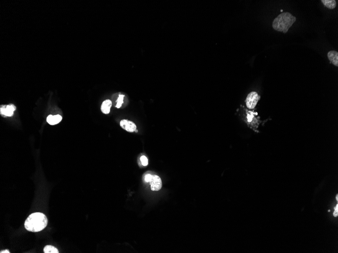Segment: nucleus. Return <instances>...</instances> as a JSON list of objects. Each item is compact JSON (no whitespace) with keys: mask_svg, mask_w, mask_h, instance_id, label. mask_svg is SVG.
<instances>
[{"mask_svg":"<svg viewBox=\"0 0 338 253\" xmlns=\"http://www.w3.org/2000/svg\"><path fill=\"white\" fill-rule=\"evenodd\" d=\"M149 183L152 191H158L161 189L162 187V180L157 175H153Z\"/></svg>","mask_w":338,"mask_h":253,"instance_id":"5","label":"nucleus"},{"mask_svg":"<svg viewBox=\"0 0 338 253\" xmlns=\"http://www.w3.org/2000/svg\"><path fill=\"white\" fill-rule=\"evenodd\" d=\"M296 21V17L293 16L292 14L289 12H284L274 19L272 23V27L276 31L286 33Z\"/></svg>","mask_w":338,"mask_h":253,"instance_id":"2","label":"nucleus"},{"mask_svg":"<svg viewBox=\"0 0 338 253\" xmlns=\"http://www.w3.org/2000/svg\"><path fill=\"white\" fill-rule=\"evenodd\" d=\"M328 57L330 62L335 66H338V53L335 51H331L328 54Z\"/></svg>","mask_w":338,"mask_h":253,"instance_id":"7","label":"nucleus"},{"mask_svg":"<svg viewBox=\"0 0 338 253\" xmlns=\"http://www.w3.org/2000/svg\"><path fill=\"white\" fill-rule=\"evenodd\" d=\"M322 2L325 7L330 9H334L336 7V2L335 0H322Z\"/></svg>","mask_w":338,"mask_h":253,"instance_id":"10","label":"nucleus"},{"mask_svg":"<svg viewBox=\"0 0 338 253\" xmlns=\"http://www.w3.org/2000/svg\"><path fill=\"white\" fill-rule=\"evenodd\" d=\"M120 126L122 128L129 132H133L136 130L137 126L133 122L127 119H123L120 122Z\"/></svg>","mask_w":338,"mask_h":253,"instance_id":"4","label":"nucleus"},{"mask_svg":"<svg viewBox=\"0 0 338 253\" xmlns=\"http://www.w3.org/2000/svg\"><path fill=\"white\" fill-rule=\"evenodd\" d=\"M125 97V95H119V98L117 99V104L116 105V107L117 108H120L121 107L123 103V99Z\"/></svg>","mask_w":338,"mask_h":253,"instance_id":"12","label":"nucleus"},{"mask_svg":"<svg viewBox=\"0 0 338 253\" xmlns=\"http://www.w3.org/2000/svg\"><path fill=\"white\" fill-rule=\"evenodd\" d=\"M338 195H337V196H336V200H338Z\"/></svg>","mask_w":338,"mask_h":253,"instance_id":"17","label":"nucleus"},{"mask_svg":"<svg viewBox=\"0 0 338 253\" xmlns=\"http://www.w3.org/2000/svg\"><path fill=\"white\" fill-rule=\"evenodd\" d=\"M140 160H141V162L142 163V164L143 166H147L148 165V159L145 156H142L141 157Z\"/></svg>","mask_w":338,"mask_h":253,"instance_id":"13","label":"nucleus"},{"mask_svg":"<svg viewBox=\"0 0 338 253\" xmlns=\"http://www.w3.org/2000/svg\"><path fill=\"white\" fill-rule=\"evenodd\" d=\"M0 253H10V251H9V250H8V249H6V250H3V251H1L0 252Z\"/></svg>","mask_w":338,"mask_h":253,"instance_id":"16","label":"nucleus"},{"mask_svg":"<svg viewBox=\"0 0 338 253\" xmlns=\"http://www.w3.org/2000/svg\"><path fill=\"white\" fill-rule=\"evenodd\" d=\"M48 219L42 213L36 212L30 214L25 223V229L29 232H39L46 227Z\"/></svg>","mask_w":338,"mask_h":253,"instance_id":"1","label":"nucleus"},{"mask_svg":"<svg viewBox=\"0 0 338 253\" xmlns=\"http://www.w3.org/2000/svg\"><path fill=\"white\" fill-rule=\"evenodd\" d=\"M259 100L258 94L255 92H250L246 99V105L247 107L250 109H253L256 107V105Z\"/></svg>","mask_w":338,"mask_h":253,"instance_id":"3","label":"nucleus"},{"mask_svg":"<svg viewBox=\"0 0 338 253\" xmlns=\"http://www.w3.org/2000/svg\"><path fill=\"white\" fill-rule=\"evenodd\" d=\"M111 105H112V102L111 100H106L104 101L102 104V105L101 107V110L103 113L105 114L109 113Z\"/></svg>","mask_w":338,"mask_h":253,"instance_id":"9","label":"nucleus"},{"mask_svg":"<svg viewBox=\"0 0 338 253\" xmlns=\"http://www.w3.org/2000/svg\"><path fill=\"white\" fill-rule=\"evenodd\" d=\"M335 211L334 212V216L335 217H337L338 216V205H337L336 207L335 208Z\"/></svg>","mask_w":338,"mask_h":253,"instance_id":"15","label":"nucleus"},{"mask_svg":"<svg viewBox=\"0 0 338 253\" xmlns=\"http://www.w3.org/2000/svg\"><path fill=\"white\" fill-rule=\"evenodd\" d=\"M62 117L60 115H50L47 118V121L50 125H55L59 123L62 120Z\"/></svg>","mask_w":338,"mask_h":253,"instance_id":"8","label":"nucleus"},{"mask_svg":"<svg viewBox=\"0 0 338 253\" xmlns=\"http://www.w3.org/2000/svg\"><path fill=\"white\" fill-rule=\"evenodd\" d=\"M135 132H138V130H137V129H136V130Z\"/></svg>","mask_w":338,"mask_h":253,"instance_id":"18","label":"nucleus"},{"mask_svg":"<svg viewBox=\"0 0 338 253\" xmlns=\"http://www.w3.org/2000/svg\"><path fill=\"white\" fill-rule=\"evenodd\" d=\"M152 175L150 174H146L144 178V180L146 183H149L152 179Z\"/></svg>","mask_w":338,"mask_h":253,"instance_id":"14","label":"nucleus"},{"mask_svg":"<svg viewBox=\"0 0 338 253\" xmlns=\"http://www.w3.org/2000/svg\"><path fill=\"white\" fill-rule=\"evenodd\" d=\"M16 109V107L13 105H9L4 107H1V114L6 116H12L13 114L14 111Z\"/></svg>","mask_w":338,"mask_h":253,"instance_id":"6","label":"nucleus"},{"mask_svg":"<svg viewBox=\"0 0 338 253\" xmlns=\"http://www.w3.org/2000/svg\"><path fill=\"white\" fill-rule=\"evenodd\" d=\"M45 253H59L58 249L51 245H47L44 248Z\"/></svg>","mask_w":338,"mask_h":253,"instance_id":"11","label":"nucleus"}]
</instances>
